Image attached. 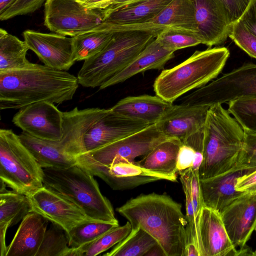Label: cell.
<instances>
[{
    "label": "cell",
    "instance_id": "1",
    "mask_svg": "<svg viewBox=\"0 0 256 256\" xmlns=\"http://www.w3.org/2000/svg\"><path fill=\"white\" fill-rule=\"evenodd\" d=\"M79 84L74 74L45 64L0 72V110L42 102L60 104L73 98Z\"/></svg>",
    "mask_w": 256,
    "mask_h": 256
},
{
    "label": "cell",
    "instance_id": "2",
    "mask_svg": "<svg viewBox=\"0 0 256 256\" xmlns=\"http://www.w3.org/2000/svg\"><path fill=\"white\" fill-rule=\"evenodd\" d=\"M116 211L132 228L140 227L157 241L166 256H184L188 222L180 204L166 194H141Z\"/></svg>",
    "mask_w": 256,
    "mask_h": 256
},
{
    "label": "cell",
    "instance_id": "3",
    "mask_svg": "<svg viewBox=\"0 0 256 256\" xmlns=\"http://www.w3.org/2000/svg\"><path fill=\"white\" fill-rule=\"evenodd\" d=\"M244 132L222 104L210 106L203 130V160L200 180L224 173L238 162L243 148Z\"/></svg>",
    "mask_w": 256,
    "mask_h": 256
},
{
    "label": "cell",
    "instance_id": "4",
    "mask_svg": "<svg viewBox=\"0 0 256 256\" xmlns=\"http://www.w3.org/2000/svg\"><path fill=\"white\" fill-rule=\"evenodd\" d=\"M229 56L230 51L225 47L196 50L180 64L163 70L154 82V90L156 95L173 103L182 95L216 78Z\"/></svg>",
    "mask_w": 256,
    "mask_h": 256
},
{
    "label": "cell",
    "instance_id": "5",
    "mask_svg": "<svg viewBox=\"0 0 256 256\" xmlns=\"http://www.w3.org/2000/svg\"><path fill=\"white\" fill-rule=\"evenodd\" d=\"M44 186L78 206L92 220L119 224L109 200L97 182L78 164L67 168H43Z\"/></svg>",
    "mask_w": 256,
    "mask_h": 256
},
{
    "label": "cell",
    "instance_id": "6",
    "mask_svg": "<svg viewBox=\"0 0 256 256\" xmlns=\"http://www.w3.org/2000/svg\"><path fill=\"white\" fill-rule=\"evenodd\" d=\"M157 34L144 31L114 32L102 51L84 61L77 76L79 84L86 88L100 86L126 67Z\"/></svg>",
    "mask_w": 256,
    "mask_h": 256
},
{
    "label": "cell",
    "instance_id": "7",
    "mask_svg": "<svg viewBox=\"0 0 256 256\" xmlns=\"http://www.w3.org/2000/svg\"><path fill=\"white\" fill-rule=\"evenodd\" d=\"M43 168L11 130H0V178L14 191L30 196L44 186Z\"/></svg>",
    "mask_w": 256,
    "mask_h": 256
},
{
    "label": "cell",
    "instance_id": "8",
    "mask_svg": "<svg viewBox=\"0 0 256 256\" xmlns=\"http://www.w3.org/2000/svg\"><path fill=\"white\" fill-rule=\"evenodd\" d=\"M251 96H256V64L246 63L182 98L180 104L210 107Z\"/></svg>",
    "mask_w": 256,
    "mask_h": 256
},
{
    "label": "cell",
    "instance_id": "9",
    "mask_svg": "<svg viewBox=\"0 0 256 256\" xmlns=\"http://www.w3.org/2000/svg\"><path fill=\"white\" fill-rule=\"evenodd\" d=\"M167 138L156 123L114 142L78 156L76 164L86 170L107 166L116 157L134 161L137 157L146 155Z\"/></svg>",
    "mask_w": 256,
    "mask_h": 256
},
{
    "label": "cell",
    "instance_id": "10",
    "mask_svg": "<svg viewBox=\"0 0 256 256\" xmlns=\"http://www.w3.org/2000/svg\"><path fill=\"white\" fill-rule=\"evenodd\" d=\"M104 10L84 6L76 0H46L44 26L56 34L72 37L90 32L104 22Z\"/></svg>",
    "mask_w": 256,
    "mask_h": 256
},
{
    "label": "cell",
    "instance_id": "11",
    "mask_svg": "<svg viewBox=\"0 0 256 256\" xmlns=\"http://www.w3.org/2000/svg\"><path fill=\"white\" fill-rule=\"evenodd\" d=\"M168 28L198 32L193 0H172L155 16L142 22L124 24L102 23L95 30L112 32L144 31L158 34Z\"/></svg>",
    "mask_w": 256,
    "mask_h": 256
},
{
    "label": "cell",
    "instance_id": "12",
    "mask_svg": "<svg viewBox=\"0 0 256 256\" xmlns=\"http://www.w3.org/2000/svg\"><path fill=\"white\" fill-rule=\"evenodd\" d=\"M12 121L24 132L38 138L58 141L63 136V112L52 102H38L22 108Z\"/></svg>",
    "mask_w": 256,
    "mask_h": 256
},
{
    "label": "cell",
    "instance_id": "13",
    "mask_svg": "<svg viewBox=\"0 0 256 256\" xmlns=\"http://www.w3.org/2000/svg\"><path fill=\"white\" fill-rule=\"evenodd\" d=\"M28 198L32 212L58 224L66 233L82 222L93 220L74 202L44 186Z\"/></svg>",
    "mask_w": 256,
    "mask_h": 256
},
{
    "label": "cell",
    "instance_id": "14",
    "mask_svg": "<svg viewBox=\"0 0 256 256\" xmlns=\"http://www.w3.org/2000/svg\"><path fill=\"white\" fill-rule=\"evenodd\" d=\"M24 40L44 64L67 70L74 64L72 38L58 34H47L28 30Z\"/></svg>",
    "mask_w": 256,
    "mask_h": 256
},
{
    "label": "cell",
    "instance_id": "15",
    "mask_svg": "<svg viewBox=\"0 0 256 256\" xmlns=\"http://www.w3.org/2000/svg\"><path fill=\"white\" fill-rule=\"evenodd\" d=\"M198 32L202 44L209 48L224 43L232 22L222 0H193Z\"/></svg>",
    "mask_w": 256,
    "mask_h": 256
},
{
    "label": "cell",
    "instance_id": "16",
    "mask_svg": "<svg viewBox=\"0 0 256 256\" xmlns=\"http://www.w3.org/2000/svg\"><path fill=\"white\" fill-rule=\"evenodd\" d=\"M228 236L242 248L256 228V192H244L220 212Z\"/></svg>",
    "mask_w": 256,
    "mask_h": 256
},
{
    "label": "cell",
    "instance_id": "17",
    "mask_svg": "<svg viewBox=\"0 0 256 256\" xmlns=\"http://www.w3.org/2000/svg\"><path fill=\"white\" fill-rule=\"evenodd\" d=\"M150 124L112 112L98 120L85 134L84 153L114 142L138 132Z\"/></svg>",
    "mask_w": 256,
    "mask_h": 256
},
{
    "label": "cell",
    "instance_id": "18",
    "mask_svg": "<svg viewBox=\"0 0 256 256\" xmlns=\"http://www.w3.org/2000/svg\"><path fill=\"white\" fill-rule=\"evenodd\" d=\"M86 171L102 178L114 190H128L157 180H166L164 176L145 170L138 162L120 157L114 158L107 166Z\"/></svg>",
    "mask_w": 256,
    "mask_h": 256
},
{
    "label": "cell",
    "instance_id": "19",
    "mask_svg": "<svg viewBox=\"0 0 256 256\" xmlns=\"http://www.w3.org/2000/svg\"><path fill=\"white\" fill-rule=\"evenodd\" d=\"M200 256H236L220 213L204 206L198 222Z\"/></svg>",
    "mask_w": 256,
    "mask_h": 256
},
{
    "label": "cell",
    "instance_id": "20",
    "mask_svg": "<svg viewBox=\"0 0 256 256\" xmlns=\"http://www.w3.org/2000/svg\"><path fill=\"white\" fill-rule=\"evenodd\" d=\"M209 106L176 104L156 123L168 138H176L182 142L189 136L202 130Z\"/></svg>",
    "mask_w": 256,
    "mask_h": 256
},
{
    "label": "cell",
    "instance_id": "21",
    "mask_svg": "<svg viewBox=\"0 0 256 256\" xmlns=\"http://www.w3.org/2000/svg\"><path fill=\"white\" fill-rule=\"evenodd\" d=\"M254 170L246 169L238 163L226 172L200 180L204 206L220 213L243 193L236 188L238 177Z\"/></svg>",
    "mask_w": 256,
    "mask_h": 256
},
{
    "label": "cell",
    "instance_id": "22",
    "mask_svg": "<svg viewBox=\"0 0 256 256\" xmlns=\"http://www.w3.org/2000/svg\"><path fill=\"white\" fill-rule=\"evenodd\" d=\"M48 220L32 212L22 220L8 246L6 256H36L47 230Z\"/></svg>",
    "mask_w": 256,
    "mask_h": 256
},
{
    "label": "cell",
    "instance_id": "23",
    "mask_svg": "<svg viewBox=\"0 0 256 256\" xmlns=\"http://www.w3.org/2000/svg\"><path fill=\"white\" fill-rule=\"evenodd\" d=\"M174 53L163 47L155 38L126 67L104 82L100 90L122 82L146 70H163L167 62L174 56Z\"/></svg>",
    "mask_w": 256,
    "mask_h": 256
},
{
    "label": "cell",
    "instance_id": "24",
    "mask_svg": "<svg viewBox=\"0 0 256 256\" xmlns=\"http://www.w3.org/2000/svg\"><path fill=\"white\" fill-rule=\"evenodd\" d=\"M173 105V103L156 94H144L126 97L110 109L113 112L150 125L156 123Z\"/></svg>",
    "mask_w": 256,
    "mask_h": 256
},
{
    "label": "cell",
    "instance_id": "25",
    "mask_svg": "<svg viewBox=\"0 0 256 256\" xmlns=\"http://www.w3.org/2000/svg\"><path fill=\"white\" fill-rule=\"evenodd\" d=\"M18 136L42 168H67L77 164L76 157L70 154L59 140L38 138L24 132Z\"/></svg>",
    "mask_w": 256,
    "mask_h": 256
},
{
    "label": "cell",
    "instance_id": "26",
    "mask_svg": "<svg viewBox=\"0 0 256 256\" xmlns=\"http://www.w3.org/2000/svg\"><path fill=\"white\" fill-rule=\"evenodd\" d=\"M182 142L176 138H167L138 162L142 168L164 176L166 180L177 182V157Z\"/></svg>",
    "mask_w": 256,
    "mask_h": 256
},
{
    "label": "cell",
    "instance_id": "27",
    "mask_svg": "<svg viewBox=\"0 0 256 256\" xmlns=\"http://www.w3.org/2000/svg\"><path fill=\"white\" fill-rule=\"evenodd\" d=\"M172 0H143L106 16L102 22L124 24L140 22L157 15Z\"/></svg>",
    "mask_w": 256,
    "mask_h": 256
},
{
    "label": "cell",
    "instance_id": "28",
    "mask_svg": "<svg viewBox=\"0 0 256 256\" xmlns=\"http://www.w3.org/2000/svg\"><path fill=\"white\" fill-rule=\"evenodd\" d=\"M26 42L0 29V72L20 70L32 65L26 58Z\"/></svg>",
    "mask_w": 256,
    "mask_h": 256
},
{
    "label": "cell",
    "instance_id": "29",
    "mask_svg": "<svg viewBox=\"0 0 256 256\" xmlns=\"http://www.w3.org/2000/svg\"><path fill=\"white\" fill-rule=\"evenodd\" d=\"M30 212L32 207L28 196L14 190L0 192V226H13Z\"/></svg>",
    "mask_w": 256,
    "mask_h": 256
},
{
    "label": "cell",
    "instance_id": "30",
    "mask_svg": "<svg viewBox=\"0 0 256 256\" xmlns=\"http://www.w3.org/2000/svg\"><path fill=\"white\" fill-rule=\"evenodd\" d=\"M114 32L92 30L72 37L75 62L86 60L94 56L107 46Z\"/></svg>",
    "mask_w": 256,
    "mask_h": 256
},
{
    "label": "cell",
    "instance_id": "31",
    "mask_svg": "<svg viewBox=\"0 0 256 256\" xmlns=\"http://www.w3.org/2000/svg\"><path fill=\"white\" fill-rule=\"evenodd\" d=\"M158 243L150 234L140 226L130 233L104 256H145Z\"/></svg>",
    "mask_w": 256,
    "mask_h": 256
},
{
    "label": "cell",
    "instance_id": "32",
    "mask_svg": "<svg viewBox=\"0 0 256 256\" xmlns=\"http://www.w3.org/2000/svg\"><path fill=\"white\" fill-rule=\"evenodd\" d=\"M118 226L119 224L96 220L82 222L66 232L68 246L76 248L88 244Z\"/></svg>",
    "mask_w": 256,
    "mask_h": 256
},
{
    "label": "cell",
    "instance_id": "33",
    "mask_svg": "<svg viewBox=\"0 0 256 256\" xmlns=\"http://www.w3.org/2000/svg\"><path fill=\"white\" fill-rule=\"evenodd\" d=\"M228 112L244 132L256 134V96L239 98L230 101Z\"/></svg>",
    "mask_w": 256,
    "mask_h": 256
},
{
    "label": "cell",
    "instance_id": "34",
    "mask_svg": "<svg viewBox=\"0 0 256 256\" xmlns=\"http://www.w3.org/2000/svg\"><path fill=\"white\" fill-rule=\"evenodd\" d=\"M130 224L128 222L124 225L118 226L106 232L94 241L78 247L82 256H96L106 251L118 244L130 233Z\"/></svg>",
    "mask_w": 256,
    "mask_h": 256
},
{
    "label": "cell",
    "instance_id": "35",
    "mask_svg": "<svg viewBox=\"0 0 256 256\" xmlns=\"http://www.w3.org/2000/svg\"><path fill=\"white\" fill-rule=\"evenodd\" d=\"M156 39L165 48L174 52L202 44L198 32L181 29H165L158 34Z\"/></svg>",
    "mask_w": 256,
    "mask_h": 256
},
{
    "label": "cell",
    "instance_id": "36",
    "mask_svg": "<svg viewBox=\"0 0 256 256\" xmlns=\"http://www.w3.org/2000/svg\"><path fill=\"white\" fill-rule=\"evenodd\" d=\"M69 248L66 232L58 224L52 223L46 231L36 256H66Z\"/></svg>",
    "mask_w": 256,
    "mask_h": 256
},
{
    "label": "cell",
    "instance_id": "37",
    "mask_svg": "<svg viewBox=\"0 0 256 256\" xmlns=\"http://www.w3.org/2000/svg\"><path fill=\"white\" fill-rule=\"evenodd\" d=\"M180 179L182 186L189 190L194 209L196 220L198 222L201 210L204 206L199 177V170L192 168L180 173Z\"/></svg>",
    "mask_w": 256,
    "mask_h": 256
},
{
    "label": "cell",
    "instance_id": "38",
    "mask_svg": "<svg viewBox=\"0 0 256 256\" xmlns=\"http://www.w3.org/2000/svg\"><path fill=\"white\" fill-rule=\"evenodd\" d=\"M228 37L248 54L256 59V36L238 20L232 23Z\"/></svg>",
    "mask_w": 256,
    "mask_h": 256
},
{
    "label": "cell",
    "instance_id": "39",
    "mask_svg": "<svg viewBox=\"0 0 256 256\" xmlns=\"http://www.w3.org/2000/svg\"><path fill=\"white\" fill-rule=\"evenodd\" d=\"M237 163L246 169L256 170V134L244 132V146Z\"/></svg>",
    "mask_w": 256,
    "mask_h": 256
},
{
    "label": "cell",
    "instance_id": "40",
    "mask_svg": "<svg viewBox=\"0 0 256 256\" xmlns=\"http://www.w3.org/2000/svg\"><path fill=\"white\" fill-rule=\"evenodd\" d=\"M182 186L186 198V217L188 222L186 228L187 244L188 242L194 244L200 252L198 228L190 194L188 189L185 186Z\"/></svg>",
    "mask_w": 256,
    "mask_h": 256
},
{
    "label": "cell",
    "instance_id": "41",
    "mask_svg": "<svg viewBox=\"0 0 256 256\" xmlns=\"http://www.w3.org/2000/svg\"><path fill=\"white\" fill-rule=\"evenodd\" d=\"M46 0H17L6 10L0 14L1 20L32 13L40 8Z\"/></svg>",
    "mask_w": 256,
    "mask_h": 256
},
{
    "label": "cell",
    "instance_id": "42",
    "mask_svg": "<svg viewBox=\"0 0 256 256\" xmlns=\"http://www.w3.org/2000/svg\"><path fill=\"white\" fill-rule=\"evenodd\" d=\"M196 150L190 146L182 143L177 157V172L180 173L190 168L192 166Z\"/></svg>",
    "mask_w": 256,
    "mask_h": 256
},
{
    "label": "cell",
    "instance_id": "43",
    "mask_svg": "<svg viewBox=\"0 0 256 256\" xmlns=\"http://www.w3.org/2000/svg\"><path fill=\"white\" fill-rule=\"evenodd\" d=\"M252 34L256 36V0H250L238 20Z\"/></svg>",
    "mask_w": 256,
    "mask_h": 256
},
{
    "label": "cell",
    "instance_id": "44",
    "mask_svg": "<svg viewBox=\"0 0 256 256\" xmlns=\"http://www.w3.org/2000/svg\"><path fill=\"white\" fill-rule=\"evenodd\" d=\"M225 6L231 22L237 21L250 0H222Z\"/></svg>",
    "mask_w": 256,
    "mask_h": 256
},
{
    "label": "cell",
    "instance_id": "45",
    "mask_svg": "<svg viewBox=\"0 0 256 256\" xmlns=\"http://www.w3.org/2000/svg\"><path fill=\"white\" fill-rule=\"evenodd\" d=\"M236 188L242 192H256V170L238 177Z\"/></svg>",
    "mask_w": 256,
    "mask_h": 256
},
{
    "label": "cell",
    "instance_id": "46",
    "mask_svg": "<svg viewBox=\"0 0 256 256\" xmlns=\"http://www.w3.org/2000/svg\"><path fill=\"white\" fill-rule=\"evenodd\" d=\"M142 0H114L108 8L104 10V16L105 17L112 12L132 6Z\"/></svg>",
    "mask_w": 256,
    "mask_h": 256
},
{
    "label": "cell",
    "instance_id": "47",
    "mask_svg": "<svg viewBox=\"0 0 256 256\" xmlns=\"http://www.w3.org/2000/svg\"><path fill=\"white\" fill-rule=\"evenodd\" d=\"M84 6L91 9L104 10L108 8L114 0H76Z\"/></svg>",
    "mask_w": 256,
    "mask_h": 256
},
{
    "label": "cell",
    "instance_id": "48",
    "mask_svg": "<svg viewBox=\"0 0 256 256\" xmlns=\"http://www.w3.org/2000/svg\"><path fill=\"white\" fill-rule=\"evenodd\" d=\"M8 228L6 226H0V256H6L8 246L6 244V236Z\"/></svg>",
    "mask_w": 256,
    "mask_h": 256
},
{
    "label": "cell",
    "instance_id": "49",
    "mask_svg": "<svg viewBox=\"0 0 256 256\" xmlns=\"http://www.w3.org/2000/svg\"><path fill=\"white\" fill-rule=\"evenodd\" d=\"M184 256H200L198 250L194 244L188 242L186 244Z\"/></svg>",
    "mask_w": 256,
    "mask_h": 256
},
{
    "label": "cell",
    "instance_id": "50",
    "mask_svg": "<svg viewBox=\"0 0 256 256\" xmlns=\"http://www.w3.org/2000/svg\"><path fill=\"white\" fill-rule=\"evenodd\" d=\"M145 256H166L162 247L157 244L150 248Z\"/></svg>",
    "mask_w": 256,
    "mask_h": 256
},
{
    "label": "cell",
    "instance_id": "51",
    "mask_svg": "<svg viewBox=\"0 0 256 256\" xmlns=\"http://www.w3.org/2000/svg\"><path fill=\"white\" fill-rule=\"evenodd\" d=\"M16 0H0V14L8 9Z\"/></svg>",
    "mask_w": 256,
    "mask_h": 256
},
{
    "label": "cell",
    "instance_id": "52",
    "mask_svg": "<svg viewBox=\"0 0 256 256\" xmlns=\"http://www.w3.org/2000/svg\"><path fill=\"white\" fill-rule=\"evenodd\" d=\"M254 256V252L246 245L242 248H240L239 250H237L236 256Z\"/></svg>",
    "mask_w": 256,
    "mask_h": 256
},
{
    "label": "cell",
    "instance_id": "53",
    "mask_svg": "<svg viewBox=\"0 0 256 256\" xmlns=\"http://www.w3.org/2000/svg\"><path fill=\"white\" fill-rule=\"evenodd\" d=\"M255 232H256V228H255V230H254ZM254 256H256V249L254 251Z\"/></svg>",
    "mask_w": 256,
    "mask_h": 256
}]
</instances>
